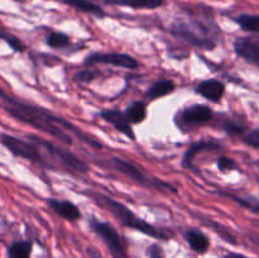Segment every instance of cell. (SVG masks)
Segmentation results:
<instances>
[{
  "label": "cell",
  "mask_w": 259,
  "mask_h": 258,
  "mask_svg": "<svg viewBox=\"0 0 259 258\" xmlns=\"http://www.w3.org/2000/svg\"><path fill=\"white\" fill-rule=\"evenodd\" d=\"M89 195H90L98 204H100L101 206L105 207L108 211H110L111 214H113L121 224L125 225V227L138 230V232L143 233V234L148 235V237L156 238V239H168V234L163 233L162 230L157 229L156 227L151 225L149 223L144 222L142 218L137 217L129 207H126L125 205H123L121 202L116 201V200L111 199V197L103 194H93V192H90Z\"/></svg>",
  "instance_id": "cell-3"
},
{
  "label": "cell",
  "mask_w": 259,
  "mask_h": 258,
  "mask_svg": "<svg viewBox=\"0 0 259 258\" xmlns=\"http://www.w3.org/2000/svg\"><path fill=\"white\" fill-rule=\"evenodd\" d=\"M182 120L187 124H192V125H200V124L209 123L214 116L211 109L206 105H191L189 108L185 109L181 114Z\"/></svg>",
  "instance_id": "cell-11"
},
{
  "label": "cell",
  "mask_w": 259,
  "mask_h": 258,
  "mask_svg": "<svg viewBox=\"0 0 259 258\" xmlns=\"http://www.w3.org/2000/svg\"><path fill=\"white\" fill-rule=\"evenodd\" d=\"M228 197L233 199L234 201H237L238 204H240L242 206L247 207V209H250L252 211H259V200L257 199H244V197H239L235 196V195H230V194H225Z\"/></svg>",
  "instance_id": "cell-23"
},
{
  "label": "cell",
  "mask_w": 259,
  "mask_h": 258,
  "mask_svg": "<svg viewBox=\"0 0 259 258\" xmlns=\"http://www.w3.org/2000/svg\"><path fill=\"white\" fill-rule=\"evenodd\" d=\"M90 227L104 240V243L106 244L113 258H128L120 235L118 234V232L110 224L93 219L90 222Z\"/></svg>",
  "instance_id": "cell-6"
},
{
  "label": "cell",
  "mask_w": 259,
  "mask_h": 258,
  "mask_svg": "<svg viewBox=\"0 0 259 258\" xmlns=\"http://www.w3.org/2000/svg\"><path fill=\"white\" fill-rule=\"evenodd\" d=\"M187 243H189L190 248H191L194 252L196 253H206L207 249L210 247V242H209V238L204 234L202 232L197 229H190L187 230L186 234Z\"/></svg>",
  "instance_id": "cell-14"
},
{
  "label": "cell",
  "mask_w": 259,
  "mask_h": 258,
  "mask_svg": "<svg viewBox=\"0 0 259 258\" xmlns=\"http://www.w3.org/2000/svg\"><path fill=\"white\" fill-rule=\"evenodd\" d=\"M196 91L207 100L212 101V103H219L225 94V85L222 81L210 78V80L200 82Z\"/></svg>",
  "instance_id": "cell-13"
},
{
  "label": "cell",
  "mask_w": 259,
  "mask_h": 258,
  "mask_svg": "<svg viewBox=\"0 0 259 258\" xmlns=\"http://www.w3.org/2000/svg\"><path fill=\"white\" fill-rule=\"evenodd\" d=\"M63 3L70 7L75 8V9L80 10L82 13H89V14H94L96 17H105V12L99 7L95 3L90 2V0H63Z\"/></svg>",
  "instance_id": "cell-18"
},
{
  "label": "cell",
  "mask_w": 259,
  "mask_h": 258,
  "mask_svg": "<svg viewBox=\"0 0 259 258\" xmlns=\"http://www.w3.org/2000/svg\"><path fill=\"white\" fill-rule=\"evenodd\" d=\"M147 255L148 258H166V253H164L163 248L158 244H151L147 248Z\"/></svg>",
  "instance_id": "cell-26"
},
{
  "label": "cell",
  "mask_w": 259,
  "mask_h": 258,
  "mask_svg": "<svg viewBox=\"0 0 259 258\" xmlns=\"http://www.w3.org/2000/svg\"><path fill=\"white\" fill-rule=\"evenodd\" d=\"M47 205L51 207V210L60 215L63 219L68 222H76L81 218V211L73 202L68 200H57V199H48Z\"/></svg>",
  "instance_id": "cell-12"
},
{
  "label": "cell",
  "mask_w": 259,
  "mask_h": 258,
  "mask_svg": "<svg viewBox=\"0 0 259 258\" xmlns=\"http://www.w3.org/2000/svg\"><path fill=\"white\" fill-rule=\"evenodd\" d=\"M219 144L215 143V142L207 141H201L197 142V143L191 144L184 156V164L185 166L190 167V168H192V161H194V158L196 157V154H199L200 152L204 151H215V149H219Z\"/></svg>",
  "instance_id": "cell-15"
},
{
  "label": "cell",
  "mask_w": 259,
  "mask_h": 258,
  "mask_svg": "<svg viewBox=\"0 0 259 258\" xmlns=\"http://www.w3.org/2000/svg\"><path fill=\"white\" fill-rule=\"evenodd\" d=\"M106 4H118L132 9H157L166 3V0H104Z\"/></svg>",
  "instance_id": "cell-17"
},
{
  "label": "cell",
  "mask_w": 259,
  "mask_h": 258,
  "mask_svg": "<svg viewBox=\"0 0 259 258\" xmlns=\"http://www.w3.org/2000/svg\"><path fill=\"white\" fill-rule=\"evenodd\" d=\"M30 253H32V242L29 240L15 242L8 248L9 258H30Z\"/></svg>",
  "instance_id": "cell-20"
},
{
  "label": "cell",
  "mask_w": 259,
  "mask_h": 258,
  "mask_svg": "<svg viewBox=\"0 0 259 258\" xmlns=\"http://www.w3.org/2000/svg\"><path fill=\"white\" fill-rule=\"evenodd\" d=\"M100 116L104 120L110 123L116 131L120 132L125 137H128L129 139H132V141L136 139V133H134L132 124L125 118V114L124 113L119 110H104L100 113Z\"/></svg>",
  "instance_id": "cell-10"
},
{
  "label": "cell",
  "mask_w": 259,
  "mask_h": 258,
  "mask_svg": "<svg viewBox=\"0 0 259 258\" xmlns=\"http://www.w3.org/2000/svg\"><path fill=\"white\" fill-rule=\"evenodd\" d=\"M47 45L51 48H63L70 45V37L62 32H52L47 38Z\"/></svg>",
  "instance_id": "cell-22"
},
{
  "label": "cell",
  "mask_w": 259,
  "mask_h": 258,
  "mask_svg": "<svg viewBox=\"0 0 259 258\" xmlns=\"http://www.w3.org/2000/svg\"><path fill=\"white\" fill-rule=\"evenodd\" d=\"M224 129L228 132V133L232 134V136H240V134H243V132H244V128H243L242 125L233 123V121H228V123H225Z\"/></svg>",
  "instance_id": "cell-28"
},
{
  "label": "cell",
  "mask_w": 259,
  "mask_h": 258,
  "mask_svg": "<svg viewBox=\"0 0 259 258\" xmlns=\"http://www.w3.org/2000/svg\"><path fill=\"white\" fill-rule=\"evenodd\" d=\"M234 20L243 30L259 34V15L240 14L237 18H234Z\"/></svg>",
  "instance_id": "cell-21"
},
{
  "label": "cell",
  "mask_w": 259,
  "mask_h": 258,
  "mask_svg": "<svg viewBox=\"0 0 259 258\" xmlns=\"http://www.w3.org/2000/svg\"><path fill=\"white\" fill-rule=\"evenodd\" d=\"M224 258H248L247 255L244 254H240V253H234V252H230L225 255Z\"/></svg>",
  "instance_id": "cell-30"
},
{
  "label": "cell",
  "mask_w": 259,
  "mask_h": 258,
  "mask_svg": "<svg viewBox=\"0 0 259 258\" xmlns=\"http://www.w3.org/2000/svg\"><path fill=\"white\" fill-rule=\"evenodd\" d=\"M0 141L3 146L15 157H20V158L35 162V163H43V157L39 148L33 142L23 141L10 134H2Z\"/></svg>",
  "instance_id": "cell-7"
},
{
  "label": "cell",
  "mask_w": 259,
  "mask_h": 258,
  "mask_svg": "<svg viewBox=\"0 0 259 258\" xmlns=\"http://www.w3.org/2000/svg\"><path fill=\"white\" fill-rule=\"evenodd\" d=\"M28 138H30V142H33L37 147L45 148L46 151L50 152L52 156L57 157L58 161H60L63 166L67 167V168L73 169V171L76 172H81V174L89 172L88 164L83 161H81L77 156H75V154L71 153L70 151H67V149L62 148V147L60 146H56V144L48 142L47 139L39 138V137L37 136H29Z\"/></svg>",
  "instance_id": "cell-5"
},
{
  "label": "cell",
  "mask_w": 259,
  "mask_h": 258,
  "mask_svg": "<svg viewBox=\"0 0 259 258\" xmlns=\"http://www.w3.org/2000/svg\"><path fill=\"white\" fill-rule=\"evenodd\" d=\"M113 164L119 172H121L123 175L128 176L129 179H132L133 181H136L137 184H139L141 186L148 187V189L167 190V191H171V192H174V194H177L176 187H174L172 185H169L168 182L156 179V177L147 176V175L143 174V172H142L138 167H136L134 164H132L131 162L125 161V159L114 157Z\"/></svg>",
  "instance_id": "cell-4"
},
{
  "label": "cell",
  "mask_w": 259,
  "mask_h": 258,
  "mask_svg": "<svg viewBox=\"0 0 259 258\" xmlns=\"http://www.w3.org/2000/svg\"><path fill=\"white\" fill-rule=\"evenodd\" d=\"M96 63H104V65L116 66V67H123L126 70H136L139 67V62L131 55L126 53H93L85 60L86 66H93Z\"/></svg>",
  "instance_id": "cell-8"
},
{
  "label": "cell",
  "mask_w": 259,
  "mask_h": 258,
  "mask_svg": "<svg viewBox=\"0 0 259 258\" xmlns=\"http://www.w3.org/2000/svg\"><path fill=\"white\" fill-rule=\"evenodd\" d=\"M171 33L181 38L185 42L201 50H214L219 29L212 17L200 18L189 17L186 19H177L169 28Z\"/></svg>",
  "instance_id": "cell-2"
},
{
  "label": "cell",
  "mask_w": 259,
  "mask_h": 258,
  "mask_svg": "<svg viewBox=\"0 0 259 258\" xmlns=\"http://www.w3.org/2000/svg\"><path fill=\"white\" fill-rule=\"evenodd\" d=\"M244 142L248 144V146L253 147V148H259V129L245 134Z\"/></svg>",
  "instance_id": "cell-27"
},
{
  "label": "cell",
  "mask_w": 259,
  "mask_h": 258,
  "mask_svg": "<svg viewBox=\"0 0 259 258\" xmlns=\"http://www.w3.org/2000/svg\"><path fill=\"white\" fill-rule=\"evenodd\" d=\"M3 38H4V32H2V30H0V39H3Z\"/></svg>",
  "instance_id": "cell-31"
},
{
  "label": "cell",
  "mask_w": 259,
  "mask_h": 258,
  "mask_svg": "<svg viewBox=\"0 0 259 258\" xmlns=\"http://www.w3.org/2000/svg\"><path fill=\"white\" fill-rule=\"evenodd\" d=\"M94 77H95V75L90 70L80 71V72H77L75 75V78L77 81H80V82H91L94 80Z\"/></svg>",
  "instance_id": "cell-29"
},
{
  "label": "cell",
  "mask_w": 259,
  "mask_h": 258,
  "mask_svg": "<svg viewBox=\"0 0 259 258\" xmlns=\"http://www.w3.org/2000/svg\"><path fill=\"white\" fill-rule=\"evenodd\" d=\"M175 89H176V83L172 80H159L147 90L146 96L151 100H156V99L163 98V96L174 93Z\"/></svg>",
  "instance_id": "cell-16"
},
{
  "label": "cell",
  "mask_w": 259,
  "mask_h": 258,
  "mask_svg": "<svg viewBox=\"0 0 259 258\" xmlns=\"http://www.w3.org/2000/svg\"><path fill=\"white\" fill-rule=\"evenodd\" d=\"M125 118L131 124H139L146 119L147 105L143 101H136L125 110Z\"/></svg>",
  "instance_id": "cell-19"
},
{
  "label": "cell",
  "mask_w": 259,
  "mask_h": 258,
  "mask_svg": "<svg viewBox=\"0 0 259 258\" xmlns=\"http://www.w3.org/2000/svg\"><path fill=\"white\" fill-rule=\"evenodd\" d=\"M3 40H5V42L9 45V47L12 48V50H14L15 52H24L25 51V46L23 45L22 40H20L19 38L15 37V35L9 34V33H4Z\"/></svg>",
  "instance_id": "cell-24"
},
{
  "label": "cell",
  "mask_w": 259,
  "mask_h": 258,
  "mask_svg": "<svg viewBox=\"0 0 259 258\" xmlns=\"http://www.w3.org/2000/svg\"><path fill=\"white\" fill-rule=\"evenodd\" d=\"M234 51L240 58L259 67V37L245 35L234 40Z\"/></svg>",
  "instance_id": "cell-9"
},
{
  "label": "cell",
  "mask_w": 259,
  "mask_h": 258,
  "mask_svg": "<svg viewBox=\"0 0 259 258\" xmlns=\"http://www.w3.org/2000/svg\"><path fill=\"white\" fill-rule=\"evenodd\" d=\"M218 168L222 172H230L237 168V163L233 158L227 156H222L218 159Z\"/></svg>",
  "instance_id": "cell-25"
},
{
  "label": "cell",
  "mask_w": 259,
  "mask_h": 258,
  "mask_svg": "<svg viewBox=\"0 0 259 258\" xmlns=\"http://www.w3.org/2000/svg\"><path fill=\"white\" fill-rule=\"evenodd\" d=\"M0 105L15 120H19L22 123L33 126V128L46 132L50 136L55 137L56 139H60L61 142H63L67 146L72 144L71 136L67 133V132H71L89 146L94 147V148H100L101 147L100 142L93 139L90 136L83 133L80 128L75 126L70 121L65 120L61 116L53 115L52 113L42 108L23 103V101L8 95L2 89H0Z\"/></svg>",
  "instance_id": "cell-1"
}]
</instances>
